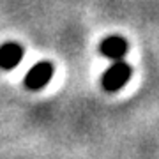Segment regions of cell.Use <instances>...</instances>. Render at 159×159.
<instances>
[{
	"label": "cell",
	"mask_w": 159,
	"mask_h": 159,
	"mask_svg": "<svg viewBox=\"0 0 159 159\" xmlns=\"http://www.w3.org/2000/svg\"><path fill=\"white\" fill-rule=\"evenodd\" d=\"M23 58V46L18 43H4L0 46V67L14 69Z\"/></svg>",
	"instance_id": "obj_4"
},
{
	"label": "cell",
	"mask_w": 159,
	"mask_h": 159,
	"mask_svg": "<svg viewBox=\"0 0 159 159\" xmlns=\"http://www.w3.org/2000/svg\"><path fill=\"white\" fill-rule=\"evenodd\" d=\"M131 74H133V69H131L129 64L124 62V60H115L102 74V78H101L102 89L108 92L120 90L131 80Z\"/></svg>",
	"instance_id": "obj_1"
},
{
	"label": "cell",
	"mask_w": 159,
	"mask_h": 159,
	"mask_svg": "<svg viewBox=\"0 0 159 159\" xmlns=\"http://www.w3.org/2000/svg\"><path fill=\"white\" fill-rule=\"evenodd\" d=\"M51 76H53V66L50 62H39L34 67H30L23 83L29 90H41L43 87L48 85Z\"/></svg>",
	"instance_id": "obj_2"
},
{
	"label": "cell",
	"mask_w": 159,
	"mask_h": 159,
	"mask_svg": "<svg viewBox=\"0 0 159 159\" xmlns=\"http://www.w3.org/2000/svg\"><path fill=\"white\" fill-rule=\"evenodd\" d=\"M101 55L110 58V60H122L125 57V53L129 51V44L124 37L120 35H110L101 43Z\"/></svg>",
	"instance_id": "obj_3"
}]
</instances>
